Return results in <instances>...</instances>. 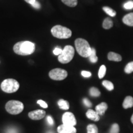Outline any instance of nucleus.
<instances>
[{"label":"nucleus","mask_w":133,"mask_h":133,"mask_svg":"<svg viewBox=\"0 0 133 133\" xmlns=\"http://www.w3.org/2000/svg\"><path fill=\"white\" fill-rule=\"evenodd\" d=\"M62 49H61V48H56L54 49V51H53V53H54V55H56V56H59L62 53Z\"/></svg>","instance_id":"c756f323"},{"label":"nucleus","mask_w":133,"mask_h":133,"mask_svg":"<svg viewBox=\"0 0 133 133\" xmlns=\"http://www.w3.org/2000/svg\"><path fill=\"white\" fill-rule=\"evenodd\" d=\"M31 6H32L33 8H35V9H40V8H41L40 4H39V3L38 2V1H36V0L35 2L33 3V4H31Z\"/></svg>","instance_id":"2f4dec72"},{"label":"nucleus","mask_w":133,"mask_h":133,"mask_svg":"<svg viewBox=\"0 0 133 133\" xmlns=\"http://www.w3.org/2000/svg\"><path fill=\"white\" fill-rule=\"evenodd\" d=\"M119 126L117 123H114L111 126L109 133H119Z\"/></svg>","instance_id":"a878e982"},{"label":"nucleus","mask_w":133,"mask_h":133,"mask_svg":"<svg viewBox=\"0 0 133 133\" xmlns=\"http://www.w3.org/2000/svg\"><path fill=\"white\" fill-rule=\"evenodd\" d=\"M107 57L109 61H115V62H120L122 60V57L120 55L114 52H110L108 54Z\"/></svg>","instance_id":"ddd939ff"},{"label":"nucleus","mask_w":133,"mask_h":133,"mask_svg":"<svg viewBox=\"0 0 133 133\" xmlns=\"http://www.w3.org/2000/svg\"><path fill=\"white\" fill-rule=\"evenodd\" d=\"M108 109V105L105 102H102L96 107V112L99 115H104Z\"/></svg>","instance_id":"f8f14e48"},{"label":"nucleus","mask_w":133,"mask_h":133,"mask_svg":"<svg viewBox=\"0 0 133 133\" xmlns=\"http://www.w3.org/2000/svg\"><path fill=\"white\" fill-rule=\"evenodd\" d=\"M102 85L104 86L108 91H112L114 89V84L111 81L108 80H104L102 82Z\"/></svg>","instance_id":"412c9836"},{"label":"nucleus","mask_w":133,"mask_h":133,"mask_svg":"<svg viewBox=\"0 0 133 133\" xmlns=\"http://www.w3.org/2000/svg\"><path fill=\"white\" fill-rule=\"evenodd\" d=\"M124 72L127 74H129L133 72V62H131L126 65L124 68Z\"/></svg>","instance_id":"b1692460"},{"label":"nucleus","mask_w":133,"mask_h":133,"mask_svg":"<svg viewBox=\"0 0 133 133\" xmlns=\"http://www.w3.org/2000/svg\"><path fill=\"white\" fill-rule=\"evenodd\" d=\"M81 75H82L83 77L85 78H89L91 76V73L90 71H81Z\"/></svg>","instance_id":"7c9ffc66"},{"label":"nucleus","mask_w":133,"mask_h":133,"mask_svg":"<svg viewBox=\"0 0 133 133\" xmlns=\"http://www.w3.org/2000/svg\"><path fill=\"white\" fill-rule=\"evenodd\" d=\"M62 3L69 7L74 8L78 4V0H62Z\"/></svg>","instance_id":"aec40b11"},{"label":"nucleus","mask_w":133,"mask_h":133,"mask_svg":"<svg viewBox=\"0 0 133 133\" xmlns=\"http://www.w3.org/2000/svg\"><path fill=\"white\" fill-rule=\"evenodd\" d=\"M76 51L81 57H89L91 53V48L89 43L83 38H77L75 41Z\"/></svg>","instance_id":"f03ea898"},{"label":"nucleus","mask_w":133,"mask_h":133,"mask_svg":"<svg viewBox=\"0 0 133 133\" xmlns=\"http://www.w3.org/2000/svg\"><path fill=\"white\" fill-rule=\"evenodd\" d=\"M46 115V112L43 110H36L29 113L30 118L33 120H39L44 117Z\"/></svg>","instance_id":"1a4fd4ad"},{"label":"nucleus","mask_w":133,"mask_h":133,"mask_svg":"<svg viewBox=\"0 0 133 133\" xmlns=\"http://www.w3.org/2000/svg\"><path fill=\"white\" fill-rule=\"evenodd\" d=\"M89 61L92 63H96L97 62L98 58L96 56V51L94 48H91V53L89 56Z\"/></svg>","instance_id":"a211bd4d"},{"label":"nucleus","mask_w":133,"mask_h":133,"mask_svg":"<svg viewBox=\"0 0 133 133\" xmlns=\"http://www.w3.org/2000/svg\"><path fill=\"white\" fill-rule=\"evenodd\" d=\"M58 105H59V108L62 110H68L70 108V105L68 101H65L64 99H60L58 101Z\"/></svg>","instance_id":"dca6fc26"},{"label":"nucleus","mask_w":133,"mask_h":133,"mask_svg":"<svg viewBox=\"0 0 133 133\" xmlns=\"http://www.w3.org/2000/svg\"><path fill=\"white\" fill-rule=\"evenodd\" d=\"M88 118L90 119L91 120L94 121H98L100 119L99 115L97 114L96 111L93 110L92 109H89L86 114Z\"/></svg>","instance_id":"9b49d317"},{"label":"nucleus","mask_w":133,"mask_h":133,"mask_svg":"<svg viewBox=\"0 0 133 133\" xmlns=\"http://www.w3.org/2000/svg\"><path fill=\"white\" fill-rule=\"evenodd\" d=\"M51 31L53 36L59 39H68L72 35V32L69 29L60 25L53 26Z\"/></svg>","instance_id":"7ed1b4c3"},{"label":"nucleus","mask_w":133,"mask_h":133,"mask_svg":"<svg viewBox=\"0 0 133 133\" xmlns=\"http://www.w3.org/2000/svg\"><path fill=\"white\" fill-rule=\"evenodd\" d=\"M68 75V73L65 70L62 69H54L51 70L49 73L50 78L56 81H61L65 79Z\"/></svg>","instance_id":"0eeeda50"},{"label":"nucleus","mask_w":133,"mask_h":133,"mask_svg":"<svg viewBox=\"0 0 133 133\" xmlns=\"http://www.w3.org/2000/svg\"><path fill=\"white\" fill-rule=\"evenodd\" d=\"M16 54L20 56H29L35 51V44L29 41H20L16 43L13 47Z\"/></svg>","instance_id":"f257e3e1"},{"label":"nucleus","mask_w":133,"mask_h":133,"mask_svg":"<svg viewBox=\"0 0 133 133\" xmlns=\"http://www.w3.org/2000/svg\"><path fill=\"white\" fill-rule=\"evenodd\" d=\"M24 1L27 3H29V4L31 5L32 4H33L35 2L36 0H24Z\"/></svg>","instance_id":"f704fd0d"},{"label":"nucleus","mask_w":133,"mask_h":133,"mask_svg":"<svg viewBox=\"0 0 133 133\" xmlns=\"http://www.w3.org/2000/svg\"><path fill=\"white\" fill-rule=\"evenodd\" d=\"M106 74V66L102 65L100 67L99 73H98V76L100 79H102L104 77Z\"/></svg>","instance_id":"5701e85b"},{"label":"nucleus","mask_w":133,"mask_h":133,"mask_svg":"<svg viewBox=\"0 0 133 133\" xmlns=\"http://www.w3.org/2000/svg\"><path fill=\"white\" fill-rule=\"evenodd\" d=\"M133 107V98L131 96H127L123 102V107L125 109Z\"/></svg>","instance_id":"4468645a"},{"label":"nucleus","mask_w":133,"mask_h":133,"mask_svg":"<svg viewBox=\"0 0 133 133\" xmlns=\"http://www.w3.org/2000/svg\"><path fill=\"white\" fill-rule=\"evenodd\" d=\"M6 110L11 115H17L24 110V104L21 101L11 100L8 101L5 105Z\"/></svg>","instance_id":"39448f33"},{"label":"nucleus","mask_w":133,"mask_h":133,"mask_svg":"<svg viewBox=\"0 0 133 133\" xmlns=\"http://www.w3.org/2000/svg\"><path fill=\"white\" fill-rule=\"evenodd\" d=\"M48 133H53V132H49Z\"/></svg>","instance_id":"e433bc0d"},{"label":"nucleus","mask_w":133,"mask_h":133,"mask_svg":"<svg viewBox=\"0 0 133 133\" xmlns=\"http://www.w3.org/2000/svg\"><path fill=\"white\" fill-rule=\"evenodd\" d=\"M103 10H104L107 14H109L110 16L115 17L116 16V12L114 9H112V8L109 7H104L103 8Z\"/></svg>","instance_id":"393cba45"},{"label":"nucleus","mask_w":133,"mask_h":133,"mask_svg":"<svg viewBox=\"0 0 133 133\" xmlns=\"http://www.w3.org/2000/svg\"><path fill=\"white\" fill-rule=\"evenodd\" d=\"M75 55V49L73 46L66 45L62 49V52L58 56V61L62 64H68L69 63Z\"/></svg>","instance_id":"423d86ee"},{"label":"nucleus","mask_w":133,"mask_h":133,"mask_svg":"<svg viewBox=\"0 0 133 133\" xmlns=\"http://www.w3.org/2000/svg\"><path fill=\"white\" fill-rule=\"evenodd\" d=\"M6 133H18V131H17V129L15 128L8 129Z\"/></svg>","instance_id":"72a5a7b5"},{"label":"nucleus","mask_w":133,"mask_h":133,"mask_svg":"<svg viewBox=\"0 0 133 133\" xmlns=\"http://www.w3.org/2000/svg\"><path fill=\"white\" fill-rule=\"evenodd\" d=\"M87 133H98V128L96 125L90 124L87 126Z\"/></svg>","instance_id":"4be33fe9"},{"label":"nucleus","mask_w":133,"mask_h":133,"mask_svg":"<svg viewBox=\"0 0 133 133\" xmlns=\"http://www.w3.org/2000/svg\"><path fill=\"white\" fill-rule=\"evenodd\" d=\"M123 22L124 24L128 26H133V13H129L126 14L123 18Z\"/></svg>","instance_id":"2eb2a0df"},{"label":"nucleus","mask_w":133,"mask_h":133,"mask_svg":"<svg viewBox=\"0 0 133 133\" xmlns=\"http://www.w3.org/2000/svg\"><path fill=\"white\" fill-rule=\"evenodd\" d=\"M57 132L59 133H76V129L74 126L61 124L57 128Z\"/></svg>","instance_id":"9d476101"},{"label":"nucleus","mask_w":133,"mask_h":133,"mask_svg":"<svg viewBox=\"0 0 133 133\" xmlns=\"http://www.w3.org/2000/svg\"><path fill=\"white\" fill-rule=\"evenodd\" d=\"M131 123L133 124V114L132 115V116H131Z\"/></svg>","instance_id":"c9c22d12"},{"label":"nucleus","mask_w":133,"mask_h":133,"mask_svg":"<svg viewBox=\"0 0 133 133\" xmlns=\"http://www.w3.org/2000/svg\"><path fill=\"white\" fill-rule=\"evenodd\" d=\"M63 124L69 126H75L76 124L75 116L71 112H65L62 115Z\"/></svg>","instance_id":"6e6552de"},{"label":"nucleus","mask_w":133,"mask_h":133,"mask_svg":"<svg viewBox=\"0 0 133 133\" xmlns=\"http://www.w3.org/2000/svg\"><path fill=\"white\" fill-rule=\"evenodd\" d=\"M123 7L126 9H133V1H129L124 4Z\"/></svg>","instance_id":"bb28decb"},{"label":"nucleus","mask_w":133,"mask_h":133,"mask_svg":"<svg viewBox=\"0 0 133 133\" xmlns=\"http://www.w3.org/2000/svg\"><path fill=\"white\" fill-rule=\"evenodd\" d=\"M113 25H114V24H113V21H112V19L110 18L107 17L103 22L102 26L105 29H109L112 27Z\"/></svg>","instance_id":"f3484780"},{"label":"nucleus","mask_w":133,"mask_h":133,"mask_svg":"<svg viewBox=\"0 0 133 133\" xmlns=\"http://www.w3.org/2000/svg\"><path fill=\"white\" fill-rule=\"evenodd\" d=\"M19 83L12 78L4 79L1 84V89L2 91L9 94L16 92L19 89Z\"/></svg>","instance_id":"20e7f679"},{"label":"nucleus","mask_w":133,"mask_h":133,"mask_svg":"<svg viewBox=\"0 0 133 133\" xmlns=\"http://www.w3.org/2000/svg\"><path fill=\"white\" fill-rule=\"evenodd\" d=\"M83 103H84V104L85 105V106H86L87 107H89L90 108L92 107V103L90 101H89V99H88L87 98H84L83 100Z\"/></svg>","instance_id":"cd10ccee"},{"label":"nucleus","mask_w":133,"mask_h":133,"mask_svg":"<svg viewBox=\"0 0 133 133\" xmlns=\"http://www.w3.org/2000/svg\"><path fill=\"white\" fill-rule=\"evenodd\" d=\"M47 121H48V124H49V125H51V126H52L54 123V120H53L52 118L51 117V116H48Z\"/></svg>","instance_id":"473e14b6"},{"label":"nucleus","mask_w":133,"mask_h":133,"mask_svg":"<svg viewBox=\"0 0 133 133\" xmlns=\"http://www.w3.org/2000/svg\"><path fill=\"white\" fill-rule=\"evenodd\" d=\"M89 94L92 97H99L101 96V92L97 88L92 87L89 89Z\"/></svg>","instance_id":"6ab92c4d"},{"label":"nucleus","mask_w":133,"mask_h":133,"mask_svg":"<svg viewBox=\"0 0 133 133\" xmlns=\"http://www.w3.org/2000/svg\"><path fill=\"white\" fill-rule=\"evenodd\" d=\"M37 103L41 106V107L44 108V109H46V108H48V104H46V102H44V101H42V100H38L37 101Z\"/></svg>","instance_id":"c85d7f7f"}]
</instances>
